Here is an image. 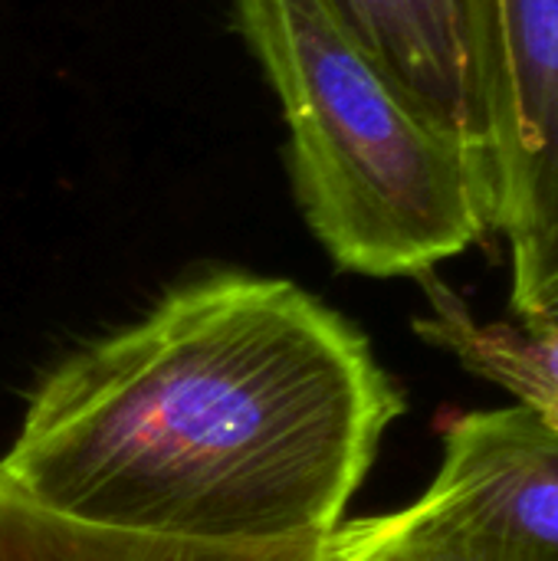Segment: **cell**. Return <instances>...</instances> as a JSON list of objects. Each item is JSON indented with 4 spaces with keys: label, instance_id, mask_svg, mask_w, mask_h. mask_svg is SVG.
Returning <instances> with one entry per match:
<instances>
[{
    "label": "cell",
    "instance_id": "6da1fadb",
    "mask_svg": "<svg viewBox=\"0 0 558 561\" xmlns=\"http://www.w3.org/2000/svg\"><path fill=\"white\" fill-rule=\"evenodd\" d=\"M401 411L335 309L289 279L217 273L53 368L0 457V490L125 536L326 542Z\"/></svg>",
    "mask_w": 558,
    "mask_h": 561
},
{
    "label": "cell",
    "instance_id": "7a4b0ae2",
    "mask_svg": "<svg viewBox=\"0 0 558 561\" xmlns=\"http://www.w3.org/2000/svg\"><path fill=\"white\" fill-rule=\"evenodd\" d=\"M289 135L299 210L362 276H428L493 230L483 154L434 125L319 0H234Z\"/></svg>",
    "mask_w": 558,
    "mask_h": 561
},
{
    "label": "cell",
    "instance_id": "3957f363",
    "mask_svg": "<svg viewBox=\"0 0 558 561\" xmlns=\"http://www.w3.org/2000/svg\"><path fill=\"white\" fill-rule=\"evenodd\" d=\"M493 230L520 256L558 233V0H483Z\"/></svg>",
    "mask_w": 558,
    "mask_h": 561
},
{
    "label": "cell",
    "instance_id": "277c9868",
    "mask_svg": "<svg viewBox=\"0 0 558 561\" xmlns=\"http://www.w3.org/2000/svg\"><path fill=\"white\" fill-rule=\"evenodd\" d=\"M319 3L411 105L487 161L483 0Z\"/></svg>",
    "mask_w": 558,
    "mask_h": 561
},
{
    "label": "cell",
    "instance_id": "5b68a950",
    "mask_svg": "<svg viewBox=\"0 0 558 561\" xmlns=\"http://www.w3.org/2000/svg\"><path fill=\"white\" fill-rule=\"evenodd\" d=\"M428 493L558 556V431L523 404L454 417Z\"/></svg>",
    "mask_w": 558,
    "mask_h": 561
},
{
    "label": "cell",
    "instance_id": "8992f818",
    "mask_svg": "<svg viewBox=\"0 0 558 561\" xmlns=\"http://www.w3.org/2000/svg\"><path fill=\"white\" fill-rule=\"evenodd\" d=\"M428 293V312L414 319V332L454 355L470 375L487 378L510 391L516 404L539 417L558 414V329L520 319L483 322L454 289L434 273L421 276Z\"/></svg>",
    "mask_w": 558,
    "mask_h": 561
},
{
    "label": "cell",
    "instance_id": "52a82bcc",
    "mask_svg": "<svg viewBox=\"0 0 558 561\" xmlns=\"http://www.w3.org/2000/svg\"><path fill=\"white\" fill-rule=\"evenodd\" d=\"M329 542L237 549L125 536L43 513L0 490V561H332Z\"/></svg>",
    "mask_w": 558,
    "mask_h": 561
},
{
    "label": "cell",
    "instance_id": "ba28073f",
    "mask_svg": "<svg viewBox=\"0 0 558 561\" xmlns=\"http://www.w3.org/2000/svg\"><path fill=\"white\" fill-rule=\"evenodd\" d=\"M335 561H558L424 493L418 503L355 523L332 536Z\"/></svg>",
    "mask_w": 558,
    "mask_h": 561
},
{
    "label": "cell",
    "instance_id": "9c48e42d",
    "mask_svg": "<svg viewBox=\"0 0 558 561\" xmlns=\"http://www.w3.org/2000/svg\"><path fill=\"white\" fill-rule=\"evenodd\" d=\"M510 309L520 322L558 329V233L546 243L510 256Z\"/></svg>",
    "mask_w": 558,
    "mask_h": 561
},
{
    "label": "cell",
    "instance_id": "30bf717a",
    "mask_svg": "<svg viewBox=\"0 0 558 561\" xmlns=\"http://www.w3.org/2000/svg\"><path fill=\"white\" fill-rule=\"evenodd\" d=\"M329 552H332V542H329ZM332 561H335V559H332Z\"/></svg>",
    "mask_w": 558,
    "mask_h": 561
}]
</instances>
